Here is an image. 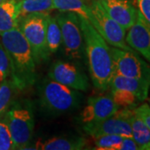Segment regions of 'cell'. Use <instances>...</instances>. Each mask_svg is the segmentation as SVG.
<instances>
[{"label":"cell","mask_w":150,"mask_h":150,"mask_svg":"<svg viewBox=\"0 0 150 150\" xmlns=\"http://www.w3.org/2000/svg\"><path fill=\"white\" fill-rule=\"evenodd\" d=\"M80 24L93 83L98 89L106 90L114 74L110 48L88 20L80 18Z\"/></svg>","instance_id":"1"},{"label":"cell","mask_w":150,"mask_h":150,"mask_svg":"<svg viewBox=\"0 0 150 150\" xmlns=\"http://www.w3.org/2000/svg\"><path fill=\"white\" fill-rule=\"evenodd\" d=\"M1 43L8 56L14 84L19 88L33 85L36 80L32 49L18 27L2 33Z\"/></svg>","instance_id":"2"},{"label":"cell","mask_w":150,"mask_h":150,"mask_svg":"<svg viewBox=\"0 0 150 150\" xmlns=\"http://www.w3.org/2000/svg\"><path fill=\"white\" fill-rule=\"evenodd\" d=\"M41 107L48 113L58 115L77 108L80 95L69 87L49 79H44L38 86Z\"/></svg>","instance_id":"3"},{"label":"cell","mask_w":150,"mask_h":150,"mask_svg":"<svg viewBox=\"0 0 150 150\" xmlns=\"http://www.w3.org/2000/svg\"><path fill=\"white\" fill-rule=\"evenodd\" d=\"M49 13H29L19 17L18 27L32 49L35 63L49 59L50 52L46 43V19Z\"/></svg>","instance_id":"4"},{"label":"cell","mask_w":150,"mask_h":150,"mask_svg":"<svg viewBox=\"0 0 150 150\" xmlns=\"http://www.w3.org/2000/svg\"><path fill=\"white\" fill-rule=\"evenodd\" d=\"M6 124L16 149H27L32 141L34 119L29 103H18L7 113Z\"/></svg>","instance_id":"5"},{"label":"cell","mask_w":150,"mask_h":150,"mask_svg":"<svg viewBox=\"0 0 150 150\" xmlns=\"http://www.w3.org/2000/svg\"><path fill=\"white\" fill-rule=\"evenodd\" d=\"M89 7L90 17L88 21L107 43L115 48L135 52L126 43V30L108 14L99 0H91Z\"/></svg>","instance_id":"6"},{"label":"cell","mask_w":150,"mask_h":150,"mask_svg":"<svg viewBox=\"0 0 150 150\" xmlns=\"http://www.w3.org/2000/svg\"><path fill=\"white\" fill-rule=\"evenodd\" d=\"M56 18L60 27L66 54L74 59H81L83 49V35L79 16L72 12H62Z\"/></svg>","instance_id":"7"},{"label":"cell","mask_w":150,"mask_h":150,"mask_svg":"<svg viewBox=\"0 0 150 150\" xmlns=\"http://www.w3.org/2000/svg\"><path fill=\"white\" fill-rule=\"evenodd\" d=\"M114 73L129 78L150 81V67L135 52L110 48Z\"/></svg>","instance_id":"8"},{"label":"cell","mask_w":150,"mask_h":150,"mask_svg":"<svg viewBox=\"0 0 150 150\" xmlns=\"http://www.w3.org/2000/svg\"><path fill=\"white\" fill-rule=\"evenodd\" d=\"M48 77L75 90L86 91L88 88V77L85 74L69 62H54L49 69Z\"/></svg>","instance_id":"9"},{"label":"cell","mask_w":150,"mask_h":150,"mask_svg":"<svg viewBox=\"0 0 150 150\" xmlns=\"http://www.w3.org/2000/svg\"><path fill=\"white\" fill-rule=\"evenodd\" d=\"M83 129L93 138L106 134H115L124 138H132V129L129 119L115 114L102 121L84 123Z\"/></svg>","instance_id":"10"},{"label":"cell","mask_w":150,"mask_h":150,"mask_svg":"<svg viewBox=\"0 0 150 150\" xmlns=\"http://www.w3.org/2000/svg\"><path fill=\"white\" fill-rule=\"evenodd\" d=\"M118 108L111 95L91 97L81 112L80 120L83 123L102 121L113 116Z\"/></svg>","instance_id":"11"},{"label":"cell","mask_w":150,"mask_h":150,"mask_svg":"<svg viewBox=\"0 0 150 150\" xmlns=\"http://www.w3.org/2000/svg\"><path fill=\"white\" fill-rule=\"evenodd\" d=\"M126 43L150 63V24L138 10L137 20L129 29Z\"/></svg>","instance_id":"12"},{"label":"cell","mask_w":150,"mask_h":150,"mask_svg":"<svg viewBox=\"0 0 150 150\" xmlns=\"http://www.w3.org/2000/svg\"><path fill=\"white\" fill-rule=\"evenodd\" d=\"M108 14L128 30L137 20L138 9L129 0H99Z\"/></svg>","instance_id":"13"},{"label":"cell","mask_w":150,"mask_h":150,"mask_svg":"<svg viewBox=\"0 0 150 150\" xmlns=\"http://www.w3.org/2000/svg\"><path fill=\"white\" fill-rule=\"evenodd\" d=\"M109 87L111 88H119L131 92L137 97L139 101H144L149 95L150 81L129 78L114 73Z\"/></svg>","instance_id":"14"},{"label":"cell","mask_w":150,"mask_h":150,"mask_svg":"<svg viewBox=\"0 0 150 150\" xmlns=\"http://www.w3.org/2000/svg\"><path fill=\"white\" fill-rule=\"evenodd\" d=\"M86 144L83 137H55L44 142H38L36 149L45 150H78Z\"/></svg>","instance_id":"15"},{"label":"cell","mask_w":150,"mask_h":150,"mask_svg":"<svg viewBox=\"0 0 150 150\" xmlns=\"http://www.w3.org/2000/svg\"><path fill=\"white\" fill-rule=\"evenodd\" d=\"M18 7L17 0H6L0 4V33L18 27Z\"/></svg>","instance_id":"16"},{"label":"cell","mask_w":150,"mask_h":150,"mask_svg":"<svg viewBox=\"0 0 150 150\" xmlns=\"http://www.w3.org/2000/svg\"><path fill=\"white\" fill-rule=\"evenodd\" d=\"M132 129V138L139 149H149L150 145V129L144 121L134 112L129 118Z\"/></svg>","instance_id":"17"},{"label":"cell","mask_w":150,"mask_h":150,"mask_svg":"<svg viewBox=\"0 0 150 150\" xmlns=\"http://www.w3.org/2000/svg\"><path fill=\"white\" fill-rule=\"evenodd\" d=\"M88 0H53L54 8L61 12H72L88 20L90 7Z\"/></svg>","instance_id":"18"},{"label":"cell","mask_w":150,"mask_h":150,"mask_svg":"<svg viewBox=\"0 0 150 150\" xmlns=\"http://www.w3.org/2000/svg\"><path fill=\"white\" fill-rule=\"evenodd\" d=\"M18 18L29 13H48L53 10V0H17Z\"/></svg>","instance_id":"19"},{"label":"cell","mask_w":150,"mask_h":150,"mask_svg":"<svg viewBox=\"0 0 150 150\" xmlns=\"http://www.w3.org/2000/svg\"><path fill=\"white\" fill-rule=\"evenodd\" d=\"M62 41L61 30L56 17L48 14L46 19V43L50 54L56 52Z\"/></svg>","instance_id":"20"},{"label":"cell","mask_w":150,"mask_h":150,"mask_svg":"<svg viewBox=\"0 0 150 150\" xmlns=\"http://www.w3.org/2000/svg\"><path fill=\"white\" fill-rule=\"evenodd\" d=\"M111 97L118 107L125 108L134 109L139 102V99L134 93L124 89L111 88Z\"/></svg>","instance_id":"21"},{"label":"cell","mask_w":150,"mask_h":150,"mask_svg":"<svg viewBox=\"0 0 150 150\" xmlns=\"http://www.w3.org/2000/svg\"><path fill=\"white\" fill-rule=\"evenodd\" d=\"M123 138L115 134H106L94 138L96 149L117 150L120 149Z\"/></svg>","instance_id":"22"},{"label":"cell","mask_w":150,"mask_h":150,"mask_svg":"<svg viewBox=\"0 0 150 150\" xmlns=\"http://www.w3.org/2000/svg\"><path fill=\"white\" fill-rule=\"evenodd\" d=\"M13 87H16L14 83L12 84L9 82H5V80L0 85V114L4 112L10 103L13 94Z\"/></svg>","instance_id":"23"},{"label":"cell","mask_w":150,"mask_h":150,"mask_svg":"<svg viewBox=\"0 0 150 150\" xmlns=\"http://www.w3.org/2000/svg\"><path fill=\"white\" fill-rule=\"evenodd\" d=\"M14 149L10 131L4 122H0V150Z\"/></svg>","instance_id":"24"},{"label":"cell","mask_w":150,"mask_h":150,"mask_svg":"<svg viewBox=\"0 0 150 150\" xmlns=\"http://www.w3.org/2000/svg\"><path fill=\"white\" fill-rule=\"evenodd\" d=\"M134 112L139 117L146 126L150 129V107L148 103H144L134 108Z\"/></svg>","instance_id":"25"},{"label":"cell","mask_w":150,"mask_h":150,"mask_svg":"<svg viewBox=\"0 0 150 150\" xmlns=\"http://www.w3.org/2000/svg\"><path fill=\"white\" fill-rule=\"evenodd\" d=\"M138 10L150 24V0H136Z\"/></svg>","instance_id":"26"},{"label":"cell","mask_w":150,"mask_h":150,"mask_svg":"<svg viewBox=\"0 0 150 150\" xmlns=\"http://www.w3.org/2000/svg\"><path fill=\"white\" fill-rule=\"evenodd\" d=\"M0 69L3 70L6 75L11 73L10 61L4 48H0Z\"/></svg>","instance_id":"27"},{"label":"cell","mask_w":150,"mask_h":150,"mask_svg":"<svg viewBox=\"0 0 150 150\" xmlns=\"http://www.w3.org/2000/svg\"><path fill=\"white\" fill-rule=\"evenodd\" d=\"M120 150H138L139 149L138 144L133 138H123L120 146Z\"/></svg>","instance_id":"28"},{"label":"cell","mask_w":150,"mask_h":150,"mask_svg":"<svg viewBox=\"0 0 150 150\" xmlns=\"http://www.w3.org/2000/svg\"><path fill=\"white\" fill-rule=\"evenodd\" d=\"M6 74L3 71V70L0 69V85L4 82V80H5V78H6Z\"/></svg>","instance_id":"29"},{"label":"cell","mask_w":150,"mask_h":150,"mask_svg":"<svg viewBox=\"0 0 150 150\" xmlns=\"http://www.w3.org/2000/svg\"><path fill=\"white\" fill-rule=\"evenodd\" d=\"M4 1H6V0H0V4L3 3V2H4Z\"/></svg>","instance_id":"30"},{"label":"cell","mask_w":150,"mask_h":150,"mask_svg":"<svg viewBox=\"0 0 150 150\" xmlns=\"http://www.w3.org/2000/svg\"><path fill=\"white\" fill-rule=\"evenodd\" d=\"M149 150H150V145H149Z\"/></svg>","instance_id":"31"},{"label":"cell","mask_w":150,"mask_h":150,"mask_svg":"<svg viewBox=\"0 0 150 150\" xmlns=\"http://www.w3.org/2000/svg\"><path fill=\"white\" fill-rule=\"evenodd\" d=\"M149 107H150V99H149Z\"/></svg>","instance_id":"32"},{"label":"cell","mask_w":150,"mask_h":150,"mask_svg":"<svg viewBox=\"0 0 150 150\" xmlns=\"http://www.w3.org/2000/svg\"><path fill=\"white\" fill-rule=\"evenodd\" d=\"M18 1H20V0H18Z\"/></svg>","instance_id":"33"}]
</instances>
